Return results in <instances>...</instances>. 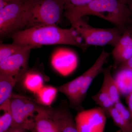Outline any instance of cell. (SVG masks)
<instances>
[{
	"mask_svg": "<svg viewBox=\"0 0 132 132\" xmlns=\"http://www.w3.org/2000/svg\"><path fill=\"white\" fill-rule=\"evenodd\" d=\"M13 43L22 45H67L76 46L82 50L88 47L81 42V37L73 27L69 29L57 26L32 27L14 33L11 35Z\"/></svg>",
	"mask_w": 132,
	"mask_h": 132,
	"instance_id": "cell-1",
	"label": "cell"
},
{
	"mask_svg": "<svg viewBox=\"0 0 132 132\" xmlns=\"http://www.w3.org/2000/svg\"><path fill=\"white\" fill-rule=\"evenodd\" d=\"M94 15L114 24L122 34L132 22L129 7L119 0H94L85 6L64 7V16L69 21Z\"/></svg>",
	"mask_w": 132,
	"mask_h": 132,
	"instance_id": "cell-2",
	"label": "cell"
},
{
	"mask_svg": "<svg viewBox=\"0 0 132 132\" xmlns=\"http://www.w3.org/2000/svg\"><path fill=\"white\" fill-rule=\"evenodd\" d=\"M65 0H26L28 28L57 26L62 21Z\"/></svg>",
	"mask_w": 132,
	"mask_h": 132,
	"instance_id": "cell-3",
	"label": "cell"
},
{
	"mask_svg": "<svg viewBox=\"0 0 132 132\" xmlns=\"http://www.w3.org/2000/svg\"><path fill=\"white\" fill-rule=\"evenodd\" d=\"M87 20L83 16L70 22L79 35L84 39L85 43L88 47L106 45L115 46L122 34L117 28H95L90 26Z\"/></svg>",
	"mask_w": 132,
	"mask_h": 132,
	"instance_id": "cell-4",
	"label": "cell"
},
{
	"mask_svg": "<svg viewBox=\"0 0 132 132\" xmlns=\"http://www.w3.org/2000/svg\"><path fill=\"white\" fill-rule=\"evenodd\" d=\"M26 0H13L0 10L1 38L12 35L27 26Z\"/></svg>",
	"mask_w": 132,
	"mask_h": 132,
	"instance_id": "cell-5",
	"label": "cell"
},
{
	"mask_svg": "<svg viewBox=\"0 0 132 132\" xmlns=\"http://www.w3.org/2000/svg\"><path fill=\"white\" fill-rule=\"evenodd\" d=\"M110 54L103 50L94 64L82 75L69 82V87L71 92L78 95L79 110L82 111V104L86 96L88 90L97 76L103 73V67Z\"/></svg>",
	"mask_w": 132,
	"mask_h": 132,
	"instance_id": "cell-6",
	"label": "cell"
},
{
	"mask_svg": "<svg viewBox=\"0 0 132 132\" xmlns=\"http://www.w3.org/2000/svg\"><path fill=\"white\" fill-rule=\"evenodd\" d=\"M107 117L98 107L80 111L75 120L79 132H104Z\"/></svg>",
	"mask_w": 132,
	"mask_h": 132,
	"instance_id": "cell-7",
	"label": "cell"
},
{
	"mask_svg": "<svg viewBox=\"0 0 132 132\" xmlns=\"http://www.w3.org/2000/svg\"><path fill=\"white\" fill-rule=\"evenodd\" d=\"M31 50L8 57L0 62V74L23 79L28 72L29 58Z\"/></svg>",
	"mask_w": 132,
	"mask_h": 132,
	"instance_id": "cell-8",
	"label": "cell"
},
{
	"mask_svg": "<svg viewBox=\"0 0 132 132\" xmlns=\"http://www.w3.org/2000/svg\"><path fill=\"white\" fill-rule=\"evenodd\" d=\"M114 68H116L132 56V27H128L122 34L112 53Z\"/></svg>",
	"mask_w": 132,
	"mask_h": 132,
	"instance_id": "cell-9",
	"label": "cell"
},
{
	"mask_svg": "<svg viewBox=\"0 0 132 132\" xmlns=\"http://www.w3.org/2000/svg\"><path fill=\"white\" fill-rule=\"evenodd\" d=\"M78 59L75 54L67 49H60L55 52L52 59L54 69L60 74L66 76L75 69Z\"/></svg>",
	"mask_w": 132,
	"mask_h": 132,
	"instance_id": "cell-10",
	"label": "cell"
},
{
	"mask_svg": "<svg viewBox=\"0 0 132 132\" xmlns=\"http://www.w3.org/2000/svg\"><path fill=\"white\" fill-rule=\"evenodd\" d=\"M51 116L59 128L60 132H79L75 120L67 109L57 111H52Z\"/></svg>",
	"mask_w": 132,
	"mask_h": 132,
	"instance_id": "cell-11",
	"label": "cell"
},
{
	"mask_svg": "<svg viewBox=\"0 0 132 132\" xmlns=\"http://www.w3.org/2000/svg\"><path fill=\"white\" fill-rule=\"evenodd\" d=\"M26 100L15 98L11 101V109L13 123L11 128L20 127L28 130L24 107Z\"/></svg>",
	"mask_w": 132,
	"mask_h": 132,
	"instance_id": "cell-12",
	"label": "cell"
},
{
	"mask_svg": "<svg viewBox=\"0 0 132 132\" xmlns=\"http://www.w3.org/2000/svg\"><path fill=\"white\" fill-rule=\"evenodd\" d=\"M113 77L118 85L121 96L127 98L132 92V70L119 68Z\"/></svg>",
	"mask_w": 132,
	"mask_h": 132,
	"instance_id": "cell-13",
	"label": "cell"
},
{
	"mask_svg": "<svg viewBox=\"0 0 132 132\" xmlns=\"http://www.w3.org/2000/svg\"><path fill=\"white\" fill-rule=\"evenodd\" d=\"M112 65L104 69L103 84L102 87L105 89L110 95L114 104L121 101V95L117 83L111 73Z\"/></svg>",
	"mask_w": 132,
	"mask_h": 132,
	"instance_id": "cell-14",
	"label": "cell"
},
{
	"mask_svg": "<svg viewBox=\"0 0 132 132\" xmlns=\"http://www.w3.org/2000/svg\"><path fill=\"white\" fill-rule=\"evenodd\" d=\"M52 112L51 110H47L36 118L35 128L37 132H60L51 117Z\"/></svg>",
	"mask_w": 132,
	"mask_h": 132,
	"instance_id": "cell-15",
	"label": "cell"
},
{
	"mask_svg": "<svg viewBox=\"0 0 132 132\" xmlns=\"http://www.w3.org/2000/svg\"><path fill=\"white\" fill-rule=\"evenodd\" d=\"M20 80L11 76L0 74V105L10 99L14 87Z\"/></svg>",
	"mask_w": 132,
	"mask_h": 132,
	"instance_id": "cell-16",
	"label": "cell"
},
{
	"mask_svg": "<svg viewBox=\"0 0 132 132\" xmlns=\"http://www.w3.org/2000/svg\"><path fill=\"white\" fill-rule=\"evenodd\" d=\"M40 47L36 45H22L14 43L10 44H1L0 45V62L13 55Z\"/></svg>",
	"mask_w": 132,
	"mask_h": 132,
	"instance_id": "cell-17",
	"label": "cell"
},
{
	"mask_svg": "<svg viewBox=\"0 0 132 132\" xmlns=\"http://www.w3.org/2000/svg\"><path fill=\"white\" fill-rule=\"evenodd\" d=\"M23 79V84L26 89L35 94L44 86L42 76L37 72H27Z\"/></svg>",
	"mask_w": 132,
	"mask_h": 132,
	"instance_id": "cell-18",
	"label": "cell"
},
{
	"mask_svg": "<svg viewBox=\"0 0 132 132\" xmlns=\"http://www.w3.org/2000/svg\"><path fill=\"white\" fill-rule=\"evenodd\" d=\"M92 98L100 106L106 116L110 117V111L114 107V103L106 91L101 87L98 93L92 96Z\"/></svg>",
	"mask_w": 132,
	"mask_h": 132,
	"instance_id": "cell-19",
	"label": "cell"
},
{
	"mask_svg": "<svg viewBox=\"0 0 132 132\" xmlns=\"http://www.w3.org/2000/svg\"><path fill=\"white\" fill-rule=\"evenodd\" d=\"M58 90L57 88L51 86H45L36 94L41 103L46 106H50L54 100Z\"/></svg>",
	"mask_w": 132,
	"mask_h": 132,
	"instance_id": "cell-20",
	"label": "cell"
},
{
	"mask_svg": "<svg viewBox=\"0 0 132 132\" xmlns=\"http://www.w3.org/2000/svg\"><path fill=\"white\" fill-rule=\"evenodd\" d=\"M110 117L114 123L119 128L121 132H132V126L127 123L114 107L110 112Z\"/></svg>",
	"mask_w": 132,
	"mask_h": 132,
	"instance_id": "cell-21",
	"label": "cell"
},
{
	"mask_svg": "<svg viewBox=\"0 0 132 132\" xmlns=\"http://www.w3.org/2000/svg\"><path fill=\"white\" fill-rule=\"evenodd\" d=\"M5 111L4 114L0 117V132H6L13 123V117L11 107L3 109Z\"/></svg>",
	"mask_w": 132,
	"mask_h": 132,
	"instance_id": "cell-22",
	"label": "cell"
},
{
	"mask_svg": "<svg viewBox=\"0 0 132 132\" xmlns=\"http://www.w3.org/2000/svg\"><path fill=\"white\" fill-rule=\"evenodd\" d=\"M114 107L128 123L132 125L131 116L129 109L127 108L121 101L114 104Z\"/></svg>",
	"mask_w": 132,
	"mask_h": 132,
	"instance_id": "cell-23",
	"label": "cell"
},
{
	"mask_svg": "<svg viewBox=\"0 0 132 132\" xmlns=\"http://www.w3.org/2000/svg\"><path fill=\"white\" fill-rule=\"evenodd\" d=\"M94 0H65L64 7H80L89 4Z\"/></svg>",
	"mask_w": 132,
	"mask_h": 132,
	"instance_id": "cell-24",
	"label": "cell"
},
{
	"mask_svg": "<svg viewBox=\"0 0 132 132\" xmlns=\"http://www.w3.org/2000/svg\"><path fill=\"white\" fill-rule=\"evenodd\" d=\"M120 68H126L132 70V56L128 60L120 65L119 67Z\"/></svg>",
	"mask_w": 132,
	"mask_h": 132,
	"instance_id": "cell-25",
	"label": "cell"
},
{
	"mask_svg": "<svg viewBox=\"0 0 132 132\" xmlns=\"http://www.w3.org/2000/svg\"><path fill=\"white\" fill-rule=\"evenodd\" d=\"M127 102L128 108L131 116V124L132 126V92L127 97Z\"/></svg>",
	"mask_w": 132,
	"mask_h": 132,
	"instance_id": "cell-26",
	"label": "cell"
},
{
	"mask_svg": "<svg viewBox=\"0 0 132 132\" xmlns=\"http://www.w3.org/2000/svg\"><path fill=\"white\" fill-rule=\"evenodd\" d=\"M25 129L21 128L16 127L11 128L10 132H26Z\"/></svg>",
	"mask_w": 132,
	"mask_h": 132,
	"instance_id": "cell-27",
	"label": "cell"
},
{
	"mask_svg": "<svg viewBox=\"0 0 132 132\" xmlns=\"http://www.w3.org/2000/svg\"><path fill=\"white\" fill-rule=\"evenodd\" d=\"M122 3L125 5H128L130 4V3L132 1V0H119Z\"/></svg>",
	"mask_w": 132,
	"mask_h": 132,
	"instance_id": "cell-28",
	"label": "cell"
},
{
	"mask_svg": "<svg viewBox=\"0 0 132 132\" xmlns=\"http://www.w3.org/2000/svg\"><path fill=\"white\" fill-rule=\"evenodd\" d=\"M128 7H129V9H130V11H131L132 14V1L130 3V4H129Z\"/></svg>",
	"mask_w": 132,
	"mask_h": 132,
	"instance_id": "cell-29",
	"label": "cell"
}]
</instances>
